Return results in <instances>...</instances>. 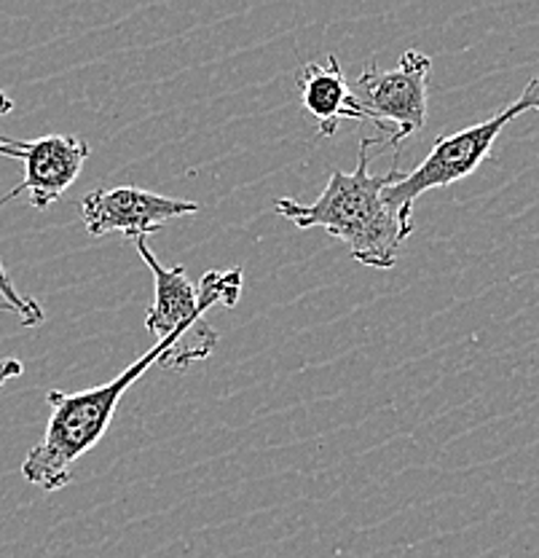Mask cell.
<instances>
[{"label":"cell","mask_w":539,"mask_h":558,"mask_svg":"<svg viewBox=\"0 0 539 558\" xmlns=\"http://www.w3.org/2000/svg\"><path fill=\"white\" fill-rule=\"evenodd\" d=\"M529 110H539V75H535L524 86L518 100L510 102L497 116L480 121V124L467 126V130L454 132V135H440L434 140L430 154L425 156L419 167L403 172L395 183L381 191L384 205L397 215V220L405 229L414 231L416 202L425 194H430L432 189H445V185H454L469 178L489 159L497 137L502 135V130H507L510 121L529 113Z\"/></svg>","instance_id":"obj_3"},{"label":"cell","mask_w":539,"mask_h":558,"mask_svg":"<svg viewBox=\"0 0 539 558\" xmlns=\"http://www.w3.org/2000/svg\"><path fill=\"white\" fill-rule=\"evenodd\" d=\"M0 299H3V304L9 306V310L22 319V325H27V328H36V325H40L46 319V314L40 310L38 301L16 290L14 279H11L9 271H5L3 264H0Z\"/></svg>","instance_id":"obj_9"},{"label":"cell","mask_w":539,"mask_h":558,"mask_svg":"<svg viewBox=\"0 0 539 558\" xmlns=\"http://www.w3.org/2000/svg\"><path fill=\"white\" fill-rule=\"evenodd\" d=\"M205 330H212L205 319L177 328L175 333L156 341L143 357H137L130 368L121 371L113 381L102 384V387L81 389V392L49 389L46 403H49L51 416L46 422V433L40 444L22 462V478L49 494L71 484L73 464L106 438L126 389L140 376L148 374L150 365H159L161 357H167L177 341L188 339V336H201Z\"/></svg>","instance_id":"obj_2"},{"label":"cell","mask_w":539,"mask_h":558,"mask_svg":"<svg viewBox=\"0 0 539 558\" xmlns=\"http://www.w3.org/2000/svg\"><path fill=\"white\" fill-rule=\"evenodd\" d=\"M137 255L154 275V306L145 314V330L159 339L175 333L185 325H196L205 319L212 306H236L242 293V269L210 271L199 284L188 279L183 266H164L148 247V242L137 240Z\"/></svg>","instance_id":"obj_5"},{"label":"cell","mask_w":539,"mask_h":558,"mask_svg":"<svg viewBox=\"0 0 539 558\" xmlns=\"http://www.w3.org/2000/svg\"><path fill=\"white\" fill-rule=\"evenodd\" d=\"M89 143L73 135H44L36 140L0 137V156L20 159L25 165L20 185L0 196V207L16 196L27 194L30 205L46 209L65 196V191L78 180L89 159Z\"/></svg>","instance_id":"obj_6"},{"label":"cell","mask_w":539,"mask_h":558,"mask_svg":"<svg viewBox=\"0 0 539 558\" xmlns=\"http://www.w3.org/2000/svg\"><path fill=\"white\" fill-rule=\"evenodd\" d=\"M199 202L172 199V196L154 194V191L119 185V189H97L81 199V220L91 236L124 234L130 240H145L156 234L167 220L199 213Z\"/></svg>","instance_id":"obj_7"},{"label":"cell","mask_w":539,"mask_h":558,"mask_svg":"<svg viewBox=\"0 0 539 558\" xmlns=\"http://www.w3.org/2000/svg\"><path fill=\"white\" fill-rule=\"evenodd\" d=\"M25 374V363L20 357H0V392L11 379Z\"/></svg>","instance_id":"obj_10"},{"label":"cell","mask_w":539,"mask_h":558,"mask_svg":"<svg viewBox=\"0 0 539 558\" xmlns=\"http://www.w3.org/2000/svg\"><path fill=\"white\" fill-rule=\"evenodd\" d=\"M384 143V137L359 140V159L355 172L333 170L328 185L311 205L293 199L277 202V213L287 218L295 229H324L330 236L350 247L352 258L370 269H392L397 253L411 231L397 215L384 205L381 191L400 178L397 156L390 172H370V148Z\"/></svg>","instance_id":"obj_1"},{"label":"cell","mask_w":539,"mask_h":558,"mask_svg":"<svg viewBox=\"0 0 539 558\" xmlns=\"http://www.w3.org/2000/svg\"><path fill=\"white\" fill-rule=\"evenodd\" d=\"M14 110V100L5 92H0V116H9Z\"/></svg>","instance_id":"obj_11"},{"label":"cell","mask_w":539,"mask_h":558,"mask_svg":"<svg viewBox=\"0 0 539 558\" xmlns=\"http://www.w3.org/2000/svg\"><path fill=\"white\" fill-rule=\"evenodd\" d=\"M295 84L306 113L317 121L322 137H333L344 121H365L335 54H328L324 62H306Z\"/></svg>","instance_id":"obj_8"},{"label":"cell","mask_w":539,"mask_h":558,"mask_svg":"<svg viewBox=\"0 0 539 558\" xmlns=\"http://www.w3.org/2000/svg\"><path fill=\"white\" fill-rule=\"evenodd\" d=\"M432 60L419 49L403 51L395 70H381L368 62L352 95L365 113V121L376 130H390L384 143L400 148L408 137L425 130L427 105H430Z\"/></svg>","instance_id":"obj_4"}]
</instances>
